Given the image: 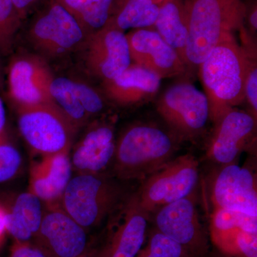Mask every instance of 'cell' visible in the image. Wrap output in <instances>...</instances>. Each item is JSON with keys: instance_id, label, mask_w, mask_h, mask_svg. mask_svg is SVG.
<instances>
[{"instance_id": "obj_12", "label": "cell", "mask_w": 257, "mask_h": 257, "mask_svg": "<svg viewBox=\"0 0 257 257\" xmlns=\"http://www.w3.org/2000/svg\"><path fill=\"white\" fill-rule=\"evenodd\" d=\"M88 38V69L104 82L114 79L132 64L124 32L106 24Z\"/></svg>"}, {"instance_id": "obj_8", "label": "cell", "mask_w": 257, "mask_h": 257, "mask_svg": "<svg viewBox=\"0 0 257 257\" xmlns=\"http://www.w3.org/2000/svg\"><path fill=\"white\" fill-rule=\"evenodd\" d=\"M73 15L58 0H48L30 27V39L39 50L48 55H60L75 49L85 38Z\"/></svg>"}, {"instance_id": "obj_29", "label": "cell", "mask_w": 257, "mask_h": 257, "mask_svg": "<svg viewBox=\"0 0 257 257\" xmlns=\"http://www.w3.org/2000/svg\"><path fill=\"white\" fill-rule=\"evenodd\" d=\"M22 164L21 154L8 141L6 134L0 137V184L16 177Z\"/></svg>"}, {"instance_id": "obj_24", "label": "cell", "mask_w": 257, "mask_h": 257, "mask_svg": "<svg viewBox=\"0 0 257 257\" xmlns=\"http://www.w3.org/2000/svg\"><path fill=\"white\" fill-rule=\"evenodd\" d=\"M50 92L54 104L77 130L87 123L89 116L79 100L73 80L66 77H54Z\"/></svg>"}, {"instance_id": "obj_17", "label": "cell", "mask_w": 257, "mask_h": 257, "mask_svg": "<svg viewBox=\"0 0 257 257\" xmlns=\"http://www.w3.org/2000/svg\"><path fill=\"white\" fill-rule=\"evenodd\" d=\"M119 221L104 246L101 257H136L145 239L148 214L133 197L127 199L121 209Z\"/></svg>"}, {"instance_id": "obj_38", "label": "cell", "mask_w": 257, "mask_h": 257, "mask_svg": "<svg viewBox=\"0 0 257 257\" xmlns=\"http://www.w3.org/2000/svg\"><path fill=\"white\" fill-rule=\"evenodd\" d=\"M154 2H155V3H157V5H160L162 4L163 2H165V0H153Z\"/></svg>"}, {"instance_id": "obj_15", "label": "cell", "mask_w": 257, "mask_h": 257, "mask_svg": "<svg viewBox=\"0 0 257 257\" xmlns=\"http://www.w3.org/2000/svg\"><path fill=\"white\" fill-rule=\"evenodd\" d=\"M116 140L114 128L99 123L88 130L69 153L76 175L109 174L114 162Z\"/></svg>"}, {"instance_id": "obj_9", "label": "cell", "mask_w": 257, "mask_h": 257, "mask_svg": "<svg viewBox=\"0 0 257 257\" xmlns=\"http://www.w3.org/2000/svg\"><path fill=\"white\" fill-rule=\"evenodd\" d=\"M87 232L60 204L46 206L32 243L47 257H80L90 248Z\"/></svg>"}, {"instance_id": "obj_30", "label": "cell", "mask_w": 257, "mask_h": 257, "mask_svg": "<svg viewBox=\"0 0 257 257\" xmlns=\"http://www.w3.org/2000/svg\"><path fill=\"white\" fill-rule=\"evenodd\" d=\"M74 84L79 100L88 116L100 114L104 110V104L99 93L84 83L74 81Z\"/></svg>"}, {"instance_id": "obj_27", "label": "cell", "mask_w": 257, "mask_h": 257, "mask_svg": "<svg viewBox=\"0 0 257 257\" xmlns=\"http://www.w3.org/2000/svg\"><path fill=\"white\" fill-rule=\"evenodd\" d=\"M22 19L12 0H0V52H11Z\"/></svg>"}, {"instance_id": "obj_2", "label": "cell", "mask_w": 257, "mask_h": 257, "mask_svg": "<svg viewBox=\"0 0 257 257\" xmlns=\"http://www.w3.org/2000/svg\"><path fill=\"white\" fill-rule=\"evenodd\" d=\"M176 148L175 139L158 126H130L116 142L112 176L121 181L144 180L172 160Z\"/></svg>"}, {"instance_id": "obj_26", "label": "cell", "mask_w": 257, "mask_h": 257, "mask_svg": "<svg viewBox=\"0 0 257 257\" xmlns=\"http://www.w3.org/2000/svg\"><path fill=\"white\" fill-rule=\"evenodd\" d=\"M241 229L257 233V217L244 213L215 208L211 218L210 234Z\"/></svg>"}, {"instance_id": "obj_28", "label": "cell", "mask_w": 257, "mask_h": 257, "mask_svg": "<svg viewBox=\"0 0 257 257\" xmlns=\"http://www.w3.org/2000/svg\"><path fill=\"white\" fill-rule=\"evenodd\" d=\"M136 257H187L183 248L158 230L152 231Z\"/></svg>"}, {"instance_id": "obj_7", "label": "cell", "mask_w": 257, "mask_h": 257, "mask_svg": "<svg viewBox=\"0 0 257 257\" xmlns=\"http://www.w3.org/2000/svg\"><path fill=\"white\" fill-rule=\"evenodd\" d=\"M156 108L176 136L183 140L199 136L210 119L205 94L187 82L176 83L166 89L157 100Z\"/></svg>"}, {"instance_id": "obj_10", "label": "cell", "mask_w": 257, "mask_h": 257, "mask_svg": "<svg viewBox=\"0 0 257 257\" xmlns=\"http://www.w3.org/2000/svg\"><path fill=\"white\" fill-rule=\"evenodd\" d=\"M156 229L178 243L187 257H204L209 250L192 194L155 211Z\"/></svg>"}, {"instance_id": "obj_11", "label": "cell", "mask_w": 257, "mask_h": 257, "mask_svg": "<svg viewBox=\"0 0 257 257\" xmlns=\"http://www.w3.org/2000/svg\"><path fill=\"white\" fill-rule=\"evenodd\" d=\"M126 36L133 64L152 71L162 79L185 73L186 64L153 28L133 30Z\"/></svg>"}, {"instance_id": "obj_31", "label": "cell", "mask_w": 257, "mask_h": 257, "mask_svg": "<svg viewBox=\"0 0 257 257\" xmlns=\"http://www.w3.org/2000/svg\"><path fill=\"white\" fill-rule=\"evenodd\" d=\"M244 101L251 109V114L256 118L257 113V66L256 55L250 58L244 87Z\"/></svg>"}, {"instance_id": "obj_36", "label": "cell", "mask_w": 257, "mask_h": 257, "mask_svg": "<svg viewBox=\"0 0 257 257\" xmlns=\"http://www.w3.org/2000/svg\"><path fill=\"white\" fill-rule=\"evenodd\" d=\"M7 232L6 221H5V209L3 206L0 205V245L4 239L5 233Z\"/></svg>"}, {"instance_id": "obj_21", "label": "cell", "mask_w": 257, "mask_h": 257, "mask_svg": "<svg viewBox=\"0 0 257 257\" xmlns=\"http://www.w3.org/2000/svg\"><path fill=\"white\" fill-rule=\"evenodd\" d=\"M153 28L178 54L187 66L186 51L189 31L184 3L181 0H165L160 5L158 16Z\"/></svg>"}, {"instance_id": "obj_6", "label": "cell", "mask_w": 257, "mask_h": 257, "mask_svg": "<svg viewBox=\"0 0 257 257\" xmlns=\"http://www.w3.org/2000/svg\"><path fill=\"white\" fill-rule=\"evenodd\" d=\"M199 181V165L195 157L186 155L170 160L144 179L134 195L147 214L167 204L190 196Z\"/></svg>"}, {"instance_id": "obj_18", "label": "cell", "mask_w": 257, "mask_h": 257, "mask_svg": "<svg viewBox=\"0 0 257 257\" xmlns=\"http://www.w3.org/2000/svg\"><path fill=\"white\" fill-rule=\"evenodd\" d=\"M70 152L42 157L30 169L29 191L46 206L60 204L61 199L72 177Z\"/></svg>"}, {"instance_id": "obj_19", "label": "cell", "mask_w": 257, "mask_h": 257, "mask_svg": "<svg viewBox=\"0 0 257 257\" xmlns=\"http://www.w3.org/2000/svg\"><path fill=\"white\" fill-rule=\"evenodd\" d=\"M162 79L145 67L131 64L122 73L104 82L106 96L121 106H133L146 102L154 97Z\"/></svg>"}, {"instance_id": "obj_14", "label": "cell", "mask_w": 257, "mask_h": 257, "mask_svg": "<svg viewBox=\"0 0 257 257\" xmlns=\"http://www.w3.org/2000/svg\"><path fill=\"white\" fill-rule=\"evenodd\" d=\"M211 200L215 208L257 217L256 177L246 167L233 163L224 165L213 183Z\"/></svg>"}, {"instance_id": "obj_13", "label": "cell", "mask_w": 257, "mask_h": 257, "mask_svg": "<svg viewBox=\"0 0 257 257\" xmlns=\"http://www.w3.org/2000/svg\"><path fill=\"white\" fill-rule=\"evenodd\" d=\"M53 78L42 59L32 56L19 57L10 64V95L18 106L54 104L50 92Z\"/></svg>"}, {"instance_id": "obj_22", "label": "cell", "mask_w": 257, "mask_h": 257, "mask_svg": "<svg viewBox=\"0 0 257 257\" xmlns=\"http://www.w3.org/2000/svg\"><path fill=\"white\" fill-rule=\"evenodd\" d=\"M159 8L153 0H114L107 24L124 32L128 29L153 28Z\"/></svg>"}, {"instance_id": "obj_33", "label": "cell", "mask_w": 257, "mask_h": 257, "mask_svg": "<svg viewBox=\"0 0 257 257\" xmlns=\"http://www.w3.org/2000/svg\"><path fill=\"white\" fill-rule=\"evenodd\" d=\"M15 8L18 10L19 15L22 20L30 13V10L40 1V0H12Z\"/></svg>"}, {"instance_id": "obj_23", "label": "cell", "mask_w": 257, "mask_h": 257, "mask_svg": "<svg viewBox=\"0 0 257 257\" xmlns=\"http://www.w3.org/2000/svg\"><path fill=\"white\" fill-rule=\"evenodd\" d=\"M86 33L92 34L109 21L114 0H58Z\"/></svg>"}, {"instance_id": "obj_16", "label": "cell", "mask_w": 257, "mask_h": 257, "mask_svg": "<svg viewBox=\"0 0 257 257\" xmlns=\"http://www.w3.org/2000/svg\"><path fill=\"white\" fill-rule=\"evenodd\" d=\"M216 125L208 156L216 163L229 165L254 136L256 118L251 113L231 109L216 121Z\"/></svg>"}, {"instance_id": "obj_5", "label": "cell", "mask_w": 257, "mask_h": 257, "mask_svg": "<svg viewBox=\"0 0 257 257\" xmlns=\"http://www.w3.org/2000/svg\"><path fill=\"white\" fill-rule=\"evenodd\" d=\"M18 127L42 157L70 152L77 128L54 104L18 106Z\"/></svg>"}, {"instance_id": "obj_25", "label": "cell", "mask_w": 257, "mask_h": 257, "mask_svg": "<svg viewBox=\"0 0 257 257\" xmlns=\"http://www.w3.org/2000/svg\"><path fill=\"white\" fill-rule=\"evenodd\" d=\"M210 235L212 242L225 254L232 257H257V233L235 229Z\"/></svg>"}, {"instance_id": "obj_35", "label": "cell", "mask_w": 257, "mask_h": 257, "mask_svg": "<svg viewBox=\"0 0 257 257\" xmlns=\"http://www.w3.org/2000/svg\"><path fill=\"white\" fill-rule=\"evenodd\" d=\"M6 111L4 102L0 97V137L5 134V126H6Z\"/></svg>"}, {"instance_id": "obj_32", "label": "cell", "mask_w": 257, "mask_h": 257, "mask_svg": "<svg viewBox=\"0 0 257 257\" xmlns=\"http://www.w3.org/2000/svg\"><path fill=\"white\" fill-rule=\"evenodd\" d=\"M8 257H47L32 242L14 241Z\"/></svg>"}, {"instance_id": "obj_20", "label": "cell", "mask_w": 257, "mask_h": 257, "mask_svg": "<svg viewBox=\"0 0 257 257\" xmlns=\"http://www.w3.org/2000/svg\"><path fill=\"white\" fill-rule=\"evenodd\" d=\"M43 202L28 191L15 198L9 208L5 207L7 232L14 241L32 242L41 225Z\"/></svg>"}, {"instance_id": "obj_3", "label": "cell", "mask_w": 257, "mask_h": 257, "mask_svg": "<svg viewBox=\"0 0 257 257\" xmlns=\"http://www.w3.org/2000/svg\"><path fill=\"white\" fill-rule=\"evenodd\" d=\"M189 36L187 67H198L221 37L243 28L246 6L241 0H185Z\"/></svg>"}, {"instance_id": "obj_1", "label": "cell", "mask_w": 257, "mask_h": 257, "mask_svg": "<svg viewBox=\"0 0 257 257\" xmlns=\"http://www.w3.org/2000/svg\"><path fill=\"white\" fill-rule=\"evenodd\" d=\"M253 42L239 45L233 33L224 35L198 66L199 77L214 121L244 101V87Z\"/></svg>"}, {"instance_id": "obj_4", "label": "cell", "mask_w": 257, "mask_h": 257, "mask_svg": "<svg viewBox=\"0 0 257 257\" xmlns=\"http://www.w3.org/2000/svg\"><path fill=\"white\" fill-rule=\"evenodd\" d=\"M125 197L124 189L110 174L76 175L69 181L60 206L88 231L119 210Z\"/></svg>"}, {"instance_id": "obj_37", "label": "cell", "mask_w": 257, "mask_h": 257, "mask_svg": "<svg viewBox=\"0 0 257 257\" xmlns=\"http://www.w3.org/2000/svg\"><path fill=\"white\" fill-rule=\"evenodd\" d=\"M80 257H101L100 248L90 247Z\"/></svg>"}, {"instance_id": "obj_34", "label": "cell", "mask_w": 257, "mask_h": 257, "mask_svg": "<svg viewBox=\"0 0 257 257\" xmlns=\"http://www.w3.org/2000/svg\"><path fill=\"white\" fill-rule=\"evenodd\" d=\"M247 19L248 26L250 30L254 33L257 30V9L256 5H253L249 9L246 8V15L245 20Z\"/></svg>"}]
</instances>
